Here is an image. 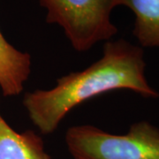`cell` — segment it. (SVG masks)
<instances>
[{
	"label": "cell",
	"instance_id": "2",
	"mask_svg": "<svg viewBox=\"0 0 159 159\" xmlns=\"http://www.w3.org/2000/svg\"><path fill=\"white\" fill-rule=\"evenodd\" d=\"M66 143L74 159H159V128L148 121L134 123L122 135L74 125L66 134Z\"/></svg>",
	"mask_w": 159,
	"mask_h": 159
},
{
	"label": "cell",
	"instance_id": "4",
	"mask_svg": "<svg viewBox=\"0 0 159 159\" xmlns=\"http://www.w3.org/2000/svg\"><path fill=\"white\" fill-rule=\"evenodd\" d=\"M31 56L10 44L0 31V88L5 97L21 93L31 74Z\"/></svg>",
	"mask_w": 159,
	"mask_h": 159
},
{
	"label": "cell",
	"instance_id": "3",
	"mask_svg": "<svg viewBox=\"0 0 159 159\" xmlns=\"http://www.w3.org/2000/svg\"><path fill=\"white\" fill-rule=\"evenodd\" d=\"M46 21L64 30L75 51L84 52L118 33L111 15L118 0H38Z\"/></svg>",
	"mask_w": 159,
	"mask_h": 159
},
{
	"label": "cell",
	"instance_id": "1",
	"mask_svg": "<svg viewBox=\"0 0 159 159\" xmlns=\"http://www.w3.org/2000/svg\"><path fill=\"white\" fill-rule=\"evenodd\" d=\"M145 69L142 47L125 39L107 41L99 60L81 72L57 79L51 89L28 92L23 104L38 130L50 134L77 105L110 91L130 89L144 97H158V92L148 84Z\"/></svg>",
	"mask_w": 159,
	"mask_h": 159
},
{
	"label": "cell",
	"instance_id": "6",
	"mask_svg": "<svg viewBox=\"0 0 159 159\" xmlns=\"http://www.w3.org/2000/svg\"><path fill=\"white\" fill-rule=\"evenodd\" d=\"M134 14L133 34L142 47H159V0H118Z\"/></svg>",
	"mask_w": 159,
	"mask_h": 159
},
{
	"label": "cell",
	"instance_id": "5",
	"mask_svg": "<svg viewBox=\"0 0 159 159\" xmlns=\"http://www.w3.org/2000/svg\"><path fill=\"white\" fill-rule=\"evenodd\" d=\"M0 159H51L42 137L33 130L18 133L0 114Z\"/></svg>",
	"mask_w": 159,
	"mask_h": 159
}]
</instances>
